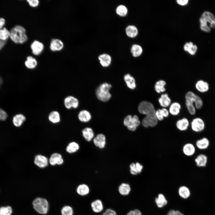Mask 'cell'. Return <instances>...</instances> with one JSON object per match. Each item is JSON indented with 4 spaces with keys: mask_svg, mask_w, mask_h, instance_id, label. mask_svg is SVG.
I'll use <instances>...</instances> for the list:
<instances>
[{
    "mask_svg": "<svg viewBox=\"0 0 215 215\" xmlns=\"http://www.w3.org/2000/svg\"><path fill=\"white\" fill-rule=\"evenodd\" d=\"M185 99L187 109L191 115H194L196 113L194 102L195 103L196 108L197 109H200L203 105L201 99L191 91H189L186 93Z\"/></svg>",
    "mask_w": 215,
    "mask_h": 215,
    "instance_id": "1",
    "label": "cell"
},
{
    "mask_svg": "<svg viewBox=\"0 0 215 215\" xmlns=\"http://www.w3.org/2000/svg\"><path fill=\"white\" fill-rule=\"evenodd\" d=\"M10 37L16 43L22 44L27 39L26 30L22 26L17 25L12 28L10 32Z\"/></svg>",
    "mask_w": 215,
    "mask_h": 215,
    "instance_id": "2",
    "label": "cell"
},
{
    "mask_svg": "<svg viewBox=\"0 0 215 215\" xmlns=\"http://www.w3.org/2000/svg\"><path fill=\"white\" fill-rule=\"evenodd\" d=\"M112 87L110 84L106 82L101 84L96 89V94L97 98L100 100L106 102L109 101L111 97L109 90Z\"/></svg>",
    "mask_w": 215,
    "mask_h": 215,
    "instance_id": "3",
    "label": "cell"
},
{
    "mask_svg": "<svg viewBox=\"0 0 215 215\" xmlns=\"http://www.w3.org/2000/svg\"><path fill=\"white\" fill-rule=\"evenodd\" d=\"M138 110L141 114L146 115L145 117L150 118L155 117L156 110L153 105L150 102L143 101L139 105Z\"/></svg>",
    "mask_w": 215,
    "mask_h": 215,
    "instance_id": "4",
    "label": "cell"
},
{
    "mask_svg": "<svg viewBox=\"0 0 215 215\" xmlns=\"http://www.w3.org/2000/svg\"><path fill=\"white\" fill-rule=\"evenodd\" d=\"M123 124L128 129L131 131H134L141 124L138 116L136 115L132 116L129 115L124 119Z\"/></svg>",
    "mask_w": 215,
    "mask_h": 215,
    "instance_id": "5",
    "label": "cell"
},
{
    "mask_svg": "<svg viewBox=\"0 0 215 215\" xmlns=\"http://www.w3.org/2000/svg\"><path fill=\"white\" fill-rule=\"evenodd\" d=\"M33 205L34 209L39 213L45 214L47 213L48 205L46 199L41 198H37L33 201Z\"/></svg>",
    "mask_w": 215,
    "mask_h": 215,
    "instance_id": "6",
    "label": "cell"
},
{
    "mask_svg": "<svg viewBox=\"0 0 215 215\" xmlns=\"http://www.w3.org/2000/svg\"><path fill=\"white\" fill-rule=\"evenodd\" d=\"M190 125L192 130L194 132L197 133L204 131L205 128L204 121L202 119L199 117L194 119Z\"/></svg>",
    "mask_w": 215,
    "mask_h": 215,
    "instance_id": "7",
    "label": "cell"
},
{
    "mask_svg": "<svg viewBox=\"0 0 215 215\" xmlns=\"http://www.w3.org/2000/svg\"><path fill=\"white\" fill-rule=\"evenodd\" d=\"M64 104L65 107L67 109L72 108H76L79 105L78 100L76 97L72 96L66 97L64 100Z\"/></svg>",
    "mask_w": 215,
    "mask_h": 215,
    "instance_id": "8",
    "label": "cell"
},
{
    "mask_svg": "<svg viewBox=\"0 0 215 215\" xmlns=\"http://www.w3.org/2000/svg\"><path fill=\"white\" fill-rule=\"evenodd\" d=\"M208 157L205 154L200 153L198 154L194 159L196 166L200 168L205 167L208 162Z\"/></svg>",
    "mask_w": 215,
    "mask_h": 215,
    "instance_id": "9",
    "label": "cell"
},
{
    "mask_svg": "<svg viewBox=\"0 0 215 215\" xmlns=\"http://www.w3.org/2000/svg\"><path fill=\"white\" fill-rule=\"evenodd\" d=\"M182 151L185 156L191 157L195 154L196 151V148L195 145L192 143L187 142L183 146Z\"/></svg>",
    "mask_w": 215,
    "mask_h": 215,
    "instance_id": "10",
    "label": "cell"
},
{
    "mask_svg": "<svg viewBox=\"0 0 215 215\" xmlns=\"http://www.w3.org/2000/svg\"><path fill=\"white\" fill-rule=\"evenodd\" d=\"M210 142L208 138L206 137H203L197 139L195 143L196 148L201 150L207 149L209 147Z\"/></svg>",
    "mask_w": 215,
    "mask_h": 215,
    "instance_id": "11",
    "label": "cell"
},
{
    "mask_svg": "<svg viewBox=\"0 0 215 215\" xmlns=\"http://www.w3.org/2000/svg\"><path fill=\"white\" fill-rule=\"evenodd\" d=\"M93 142L96 146L100 149H103L106 145V136L103 133H99L94 137Z\"/></svg>",
    "mask_w": 215,
    "mask_h": 215,
    "instance_id": "12",
    "label": "cell"
},
{
    "mask_svg": "<svg viewBox=\"0 0 215 215\" xmlns=\"http://www.w3.org/2000/svg\"><path fill=\"white\" fill-rule=\"evenodd\" d=\"M34 162L36 165L41 168L46 167L49 163L47 158L41 154L37 155L35 156Z\"/></svg>",
    "mask_w": 215,
    "mask_h": 215,
    "instance_id": "13",
    "label": "cell"
},
{
    "mask_svg": "<svg viewBox=\"0 0 215 215\" xmlns=\"http://www.w3.org/2000/svg\"><path fill=\"white\" fill-rule=\"evenodd\" d=\"M190 124L189 122L186 118H183L179 119L176 122V126L177 129L179 131L184 132L188 129Z\"/></svg>",
    "mask_w": 215,
    "mask_h": 215,
    "instance_id": "14",
    "label": "cell"
},
{
    "mask_svg": "<svg viewBox=\"0 0 215 215\" xmlns=\"http://www.w3.org/2000/svg\"><path fill=\"white\" fill-rule=\"evenodd\" d=\"M30 47L32 53L35 55H40L44 49V45L41 42L37 41H34L31 44Z\"/></svg>",
    "mask_w": 215,
    "mask_h": 215,
    "instance_id": "15",
    "label": "cell"
},
{
    "mask_svg": "<svg viewBox=\"0 0 215 215\" xmlns=\"http://www.w3.org/2000/svg\"><path fill=\"white\" fill-rule=\"evenodd\" d=\"M49 162L52 166L56 165H62L64 162L62 156L60 153H53L49 159Z\"/></svg>",
    "mask_w": 215,
    "mask_h": 215,
    "instance_id": "16",
    "label": "cell"
},
{
    "mask_svg": "<svg viewBox=\"0 0 215 215\" xmlns=\"http://www.w3.org/2000/svg\"><path fill=\"white\" fill-rule=\"evenodd\" d=\"M63 42L58 39H53L50 43V49L53 51H59L63 48Z\"/></svg>",
    "mask_w": 215,
    "mask_h": 215,
    "instance_id": "17",
    "label": "cell"
},
{
    "mask_svg": "<svg viewBox=\"0 0 215 215\" xmlns=\"http://www.w3.org/2000/svg\"><path fill=\"white\" fill-rule=\"evenodd\" d=\"M83 137L85 140L88 142H90L94 137L95 135L93 129L90 127H86L82 130Z\"/></svg>",
    "mask_w": 215,
    "mask_h": 215,
    "instance_id": "18",
    "label": "cell"
},
{
    "mask_svg": "<svg viewBox=\"0 0 215 215\" xmlns=\"http://www.w3.org/2000/svg\"><path fill=\"white\" fill-rule=\"evenodd\" d=\"M124 80L129 88L132 90L136 88V85L135 79L130 74H127L125 75Z\"/></svg>",
    "mask_w": 215,
    "mask_h": 215,
    "instance_id": "19",
    "label": "cell"
},
{
    "mask_svg": "<svg viewBox=\"0 0 215 215\" xmlns=\"http://www.w3.org/2000/svg\"><path fill=\"white\" fill-rule=\"evenodd\" d=\"M160 105L163 108L167 107L171 104V100L167 93L162 94L158 99Z\"/></svg>",
    "mask_w": 215,
    "mask_h": 215,
    "instance_id": "20",
    "label": "cell"
},
{
    "mask_svg": "<svg viewBox=\"0 0 215 215\" xmlns=\"http://www.w3.org/2000/svg\"><path fill=\"white\" fill-rule=\"evenodd\" d=\"M98 59L101 65L103 67L109 66L110 64L111 59L110 56L107 54H103L99 55Z\"/></svg>",
    "mask_w": 215,
    "mask_h": 215,
    "instance_id": "21",
    "label": "cell"
},
{
    "mask_svg": "<svg viewBox=\"0 0 215 215\" xmlns=\"http://www.w3.org/2000/svg\"><path fill=\"white\" fill-rule=\"evenodd\" d=\"M78 118L79 120L83 122H87L90 121L91 116L89 112L86 110L81 111L78 115Z\"/></svg>",
    "mask_w": 215,
    "mask_h": 215,
    "instance_id": "22",
    "label": "cell"
},
{
    "mask_svg": "<svg viewBox=\"0 0 215 215\" xmlns=\"http://www.w3.org/2000/svg\"><path fill=\"white\" fill-rule=\"evenodd\" d=\"M169 112L171 115L176 116L178 115L180 112L181 105L177 102H174L171 104L169 106Z\"/></svg>",
    "mask_w": 215,
    "mask_h": 215,
    "instance_id": "23",
    "label": "cell"
},
{
    "mask_svg": "<svg viewBox=\"0 0 215 215\" xmlns=\"http://www.w3.org/2000/svg\"><path fill=\"white\" fill-rule=\"evenodd\" d=\"M91 206L93 211L96 213L101 212L103 209V206L102 201L99 199L96 200L91 202Z\"/></svg>",
    "mask_w": 215,
    "mask_h": 215,
    "instance_id": "24",
    "label": "cell"
},
{
    "mask_svg": "<svg viewBox=\"0 0 215 215\" xmlns=\"http://www.w3.org/2000/svg\"><path fill=\"white\" fill-rule=\"evenodd\" d=\"M184 50L191 55H194L197 49V46L191 42L185 43L183 47Z\"/></svg>",
    "mask_w": 215,
    "mask_h": 215,
    "instance_id": "25",
    "label": "cell"
},
{
    "mask_svg": "<svg viewBox=\"0 0 215 215\" xmlns=\"http://www.w3.org/2000/svg\"><path fill=\"white\" fill-rule=\"evenodd\" d=\"M202 16L204 17L207 22L210 23V26L211 27H215V17L213 14L208 11H205L202 14Z\"/></svg>",
    "mask_w": 215,
    "mask_h": 215,
    "instance_id": "26",
    "label": "cell"
},
{
    "mask_svg": "<svg viewBox=\"0 0 215 215\" xmlns=\"http://www.w3.org/2000/svg\"><path fill=\"white\" fill-rule=\"evenodd\" d=\"M25 116L22 114H18L14 116L13 119V122L16 127L21 126L26 120Z\"/></svg>",
    "mask_w": 215,
    "mask_h": 215,
    "instance_id": "27",
    "label": "cell"
},
{
    "mask_svg": "<svg viewBox=\"0 0 215 215\" xmlns=\"http://www.w3.org/2000/svg\"><path fill=\"white\" fill-rule=\"evenodd\" d=\"M26 67L29 69H34L37 66L38 62L36 60L31 56H28L24 62Z\"/></svg>",
    "mask_w": 215,
    "mask_h": 215,
    "instance_id": "28",
    "label": "cell"
},
{
    "mask_svg": "<svg viewBox=\"0 0 215 215\" xmlns=\"http://www.w3.org/2000/svg\"><path fill=\"white\" fill-rule=\"evenodd\" d=\"M130 191L131 188L130 185L127 183H122L118 187L119 193L123 196L128 195L130 193Z\"/></svg>",
    "mask_w": 215,
    "mask_h": 215,
    "instance_id": "29",
    "label": "cell"
},
{
    "mask_svg": "<svg viewBox=\"0 0 215 215\" xmlns=\"http://www.w3.org/2000/svg\"><path fill=\"white\" fill-rule=\"evenodd\" d=\"M195 87L196 89L201 92H206L209 89L208 84L202 80L198 81L196 84Z\"/></svg>",
    "mask_w": 215,
    "mask_h": 215,
    "instance_id": "30",
    "label": "cell"
},
{
    "mask_svg": "<svg viewBox=\"0 0 215 215\" xmlns=\"http://www.w3.org/2000/svg\"><path fill=\"white\" fill-rule=\"evenodd\" d=\"M48 119L49 121L53 124L59 122L60 121V116L59 113L56 110L53 111L49 113Z\"/></svg>",
    "mask_w": 215,
    "mask_h": 215,
    "instance_id": "31",
    "label": "cell"
},
{
    "mask_svg": "<svg viewBox=\"0 0 215 215\" xmlns=\"http://www.w3.org/2000/svg\"><path fill=\"white\" fill-rule=\"evenodd\" d=\"M125 32L127 35L130 38L136 37L138 34V30L135 26L130 25L128 26L126 28Z\"/></svg>",
    "mask_w": 215,
    "mask_h": 215,
    "instance_id": "32",
    "label": "cell"
},
{
    "mask_svg": "<svg viewBox=\"0 0 215 215\" xmlns=\"http://www.w3.org/2000/svg\"><path fill=\"white\" fill-rule=\"evenodd\" d=\"M166 85V82L165 81L159 80L156 82L154 87V89L158 93L164 92L166 90L165 87Z\"/></svg>",
    "mask_w": 215,
    "mask_h": 215,
    "instance_id": "33",
    "label": "cell"
},
{
    "mask_svg": "<svg viewBox=\"0 0 215 215\" xmlns=\"http://www.w3.org/2000/svg\"><path fill=\"white\" fill-rule=\"evenodd\" d=\"M80 148L78 143L75 142H72L69 143L67 146L66 150L70 153H75L78 151Z\"/></svg>",
    "mask_w": 215,
    "mask_h": 215,
    "instance_id": "34",
    "label": "cell"
},
{
    "mask_svg": "<svg viewBox=\"0 0 215 215\" xmlns=\"http://www.w3.org/2000/svg\"><path fill=\"white\" fill-rule=\"evenodd\" d=\"M131 52L134 57H138L142 54L143 49L141 46L137 44H133L131 48Z\"/></svg>",
    "mask_w": 215,
    "mask_h": 215,
    "instance_id": "35",
    "label": "cell"
},
{
    "mask_svg": "<svg viewBox=\"0 0 215 215\" xmlns=\"http://www.w3.org/2000/svg\"><path fill=\"white\" fill-rule=\"evenodd\" d=\"M76 191L79 195L84 196L89 193L90 189L89 187L87 185L82 184L78 186L77 188Z\"/></svg>",
    "mask_w": 215,
    "mask_h": 215,
    "instance_id": "36",
    "label": "cell"
},
{
    "mask_svg": "<svg viewBox=\"0 0 215 215\" xmlns=\"http://www.w3.org/2000/svg\"><path fill=\"white\" fill-rule=\"evenodd\" d=\"M155 200L157 206L159 208H162L167 204V200L162 194H159Z\"/></svg>",
    "mask_w": 215,
    "mask_h": 215,
    "instance_id": "37",
    "label": "cell"
},
{
    "mask_svg": "<svg viewBox=\"0 0 215 215\" xmlns=\"http://www.w3.org/2000/svg\"><path fill=\"white\" fill-rule=\"evenodd\" d=\"M179 193L180 196L184 199L188 198L190 195V192L189 189L185 186L180 187L179 190Z\"/></svg>",
    "mask_w": 215,
    "mask_h": 215,
    "instance_id": "38",
    "label": "cell"
},
{
    "mask_svg": "<svg viewBox=\"0 0 215 215\" xmlns=\"http://www.w3.org/2000/svg\"><path fill=\"white\" fill-rule=\"evenodd\" d=\"M199 21L201 29L206 32H210L211 30L210 28L207 25V22L205 18L202 16L199 19Z\"/></svg>",
    "mask_w": 215,
    "mask_h": 215,
    "instance_id": "39",
    "label": "cell"
},
{
    "mask_svg": "<svg viewBox=\"0 0 215 215\" xmlns=\"http://www.w3.org/2000/svg\"><path fill=\"white\" fill-rule=\"evenodd\" d=\"M116 13L121 16H125L128 12V9L124 5H120L117 7L116 9Z\"/></svg>",
    "mask_w": 215,
    "mask_h": 215,
    "instance_id": "40",
    "label": "cell"
},
{
    "mask_svg": "<svg viewBox=\"0 0 215 215\" xmlns=\"http://www.w3.org/2000/svg\"><path fill=\"white\" fill-rule=\"evenodd\" d=\"M10 32L5 27L0 30V39L6 41L10 36Z\"/></svg>",
    "mask_w": 215,
    "mask_h": 215,
    "instance_id": "41",
    "label": "cell"
},
{
    "mask_svg": "<svg viewBox=\"0 0 215 215\" xmlns=\"http://www.w3.org/2000/svg\"><path fill=\"white\" fill-rule=\"evenodd\" d=\"M12 212V208L10 206L0 208V215H11Z\"/></svg>",
    "mask_w": 215,
    "mask_h": 215,
    "instance_id": "42",
    "label": "cell"
},
{
    "mask_svg": "<svg viewBox=\"0 0 215 215\" xmlns=\"http://www.w3.org/2000/svg\"><path fill=\"white\" fill-rule=\"evenodd\" d=\"M62 215H73V212L72 208L69 206L63 207L61 210Z\"/></svg>",
    "mask_w": 215,
    "mask_h": 215,
    "instance_id": "43",
    "label": "cell"
},
{
    "mask_svg": "<svg viewBox=\"0 0 215 215\" xmlns=\"http://www.w3.org/2000/svg\"><path fill=\"white\" fill-rule=\"evenodd\" d=\"M129 168L130 172L132 175H136L138 174L136 169L135 163H131L129 165Z\"/></svg>",
    "mask_w": 215,
    "mask_h": 215,
    "instance_id": "44",
    "label": "cell"
},
{
    "mask_svg": "<svg viewBox=\"0 0 215 215\" xmlns=\"http://www.w3.org/2000/svg\"><path fill=\"white\" fill-rule=\"evenodd\" d=\"M27 1L31 7H38L39 3L38 0H27Z\"/></svg>",
    "mask_w": 215,
    "mask_h": 215,
    "instance_id": "45",
    "label": "cell"
},
{
    "mask_svg": "<svg viewBox=\"0 0 215 215\" xmlns=\"http://www.w3.org/2000/svg\"><path fill=\"white\" fill-rule=\"evenodd\" d=\"M7 116L6 112L0 108V121L5 120Z\"/></svg>",
    "mask_w": 215,
    "mask_h": 215,
    "instance_id": "46",
    "label": "cell"
},
{
    "mask_svg": "<svg viewBox=\"0 0 215 215\" xmlns=\"http://www.w3.org/2000/svg\"><path fill=\"white\" fill-rule=\"evenodd\" d=\"M155 116L158 121H162L164 118L160 112V109L156 110Z\"/></svg>",
    "mask_w": 215,
    "mask_h": 215,
    "instance_id": "47",
    "label": "cell"
},
{
    "mask_svg": "<svg viewBox=\"0 0 215 215\" xmlns=\"http://www.w3.org/2000/svg\"><path fill=\"white\" fill-rule=\"evenodd\" d=\"M135 163L136 169L138 174L141 173L144 167L143 165L138 162H136Z\"/></svg>",
    "mask_w": 215,
    "mask_h": 215,
    "instance_id": "48",
    "label": "cell"
},
{
    "mask_svg": "<svg viewBox=\"0 0 215 215\" xmlns=\"http://www.w3.org/2000/svg\"><path fill=\"white\" fill-rule=\"evenodd\" d=\"M102 215H117L115 211L110 208H108Z\"/></svg>",
    "mask_w": 215,
    "mask_h": 215,
    "instance_id": "49",
    "label": "cell"
},
{
    "mask_svg": "<svg viewBox=\"0 0 215 215\" xmlns=\"http://www.w3.org/2000/svg\"><path fill=\"white\" fill-rule=\"evenodd\" d=\"M160 110L162 115L164 118H166L168 117L169 115V111L165 108H163L162 109H160Z\"/></svg>",
    "mask_w": 215,
    "mask_h": 215,
    "instance_id": "50",
    "label": "cell"
},
{
    "mask_svg": "<svg viewBox=\"0 0 215 215\" xmlns=\"http://www.w3.org/2000/svg\"><path fill=\"white\" fill-rule=\"evenodd\" d=\"M167 215H184L183 214L178 211L171 210L168 213Z\"/></svg>",
    "mask_w": 215,
    "mask_h": 215,
    "instance_id": "51",
    "label": "cell"
},
{
    "mask_svg": "<svg viewBox=\"0 0 215 215\" xmlns=\"http://www.w3.org/2000/svg\"><path fill=\"white\" fill-rule=\"evenodd\" d=\"M177 3L181 6H185L187 5L189 1L188 0H177Z\"/></svg>",
    "mask_w": 215,
    "mask_h": 215,
    "instance_id": "52",
    "label": "cell"
},
{
    "mask_svg": "<svg viewBox=\"0 0 215 215\" xmlns=\"http://www.w3.org/2000/svg\"><path fill=\"white\" fill-rule=\"evenodd\" d=\"M5 23V20L3 18H0V30L2 27L4 25Z\"/></svg>",
    "mask_w": 215,
    "mask_h": 215,
    "instance_id": "53",
    "label": "cell"
},
{
    "mask_svg": "<svg viewBox=\"0 0 215 215\" xmlns=\"http://www.w3.org/2000/svg\"><path fill=\"white\" fill-rule=\"evenodd\" d=\"M134 215H142L141 211L138 209H136L134 210Z\"/></svg>",
    "mask_w": 215,
    "mask_h": 215,
    "instance_id": "54",
    "label": "cell"
},
{
    "mask_svg": "<svg viewBox=\"0 0 215 215\" xmlns=\"http://www.w3.org/2000/svg\"><path fill=\"white\" fill-rule=\"evenodd\" d=\"M5 42V41L2 40L0 39V50L4 46Z\"/></svg>",
    "mask_w": 215,
    "mask_h": 215,
    "instance_id": "55",
    "label": "cell"
},
{
    "mask_svg": "<svg viewBox=\"0 0 215 215\" xmlns=\"http://www.w3.org/2000/svg\"><path fill=\"white\" fill-rule=\"evenodd\" d=\"M127 215H134V210H131L128 213Z\"/></svg>",
    "mask_w": 215,
    "mask_h": 215,
    "instance_id": "56",
    "label": "cell"
},
{
    "mask_svg": "<svg viewBox=\"0 0 215 215\" xmlns=\"http://www.w3.org/2000/svg\"><path fill=\"white\" fill-rule=\"evenodd\" d=\"M2 79L1 78L0 76V85L2 83Z\"/></svg>",
    "mask_w": 215,
    "mask_h": 215,
    "instance_id": "57",
    "label": "cell"
}]
</instances>
